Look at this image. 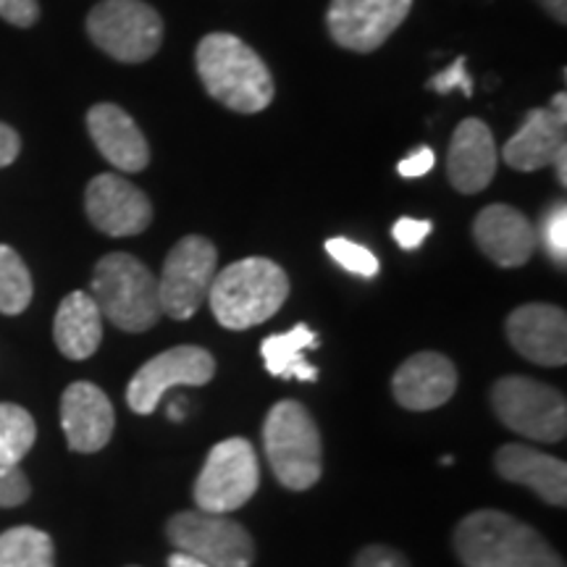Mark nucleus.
I'll use <instances>...</instances> for the list:
<instances>
[{"label":"nucleus","mask_w":567,"mask_h":567,"mask_svg":"<svg viewBox=\"0 0 567 567\" xmlns=\"http://www.w3.org/2000/svg\"><path fill=\"white\" fill-rule=\"evenodd\" d=\"M197 76L213 101L237 113H260L274 101V76L258 53L234 34L213 32L195 51Z\"/></svg>","instance_id":"obj_1"},{"label":"nucleus","mask_w":567,"mask_h":567,"mask_svg":"<svg viewBox=\"0 0 567 567\" xmlns=\"http://www.w3.org/2000/svg\"><path fill=\"white\" fill-rule=\"evenodd\" d=\"M455 551L465 567H565L547 538L499 509H478L455 528Z\"/></svg>","instance_id":"obj_2"},{"label":"nucleus","mask_w":567,"mask_h":567,"mask_svg":"<svg viewBox=\"0 0 567 567\" xmlns=\"http://www.w3.org/2000/svg\"><path fill=\"white\" fill-rule=\"evenodd\" d=\"M289 297V276L268 258H245L226 266L210 284L208 302L224 329L245 331L266 323Z\"/></svg>","instance_id":"obj_3"},{"label":"nucleus","mask_w":567,"mask_h":567,"mask_svg":"<svg viewBox=\"0 0 567 567\" xmlns=\"http://www.w3.org/2000/svg\"><path fill=\"white\" fill-rule=\"evenodd\" d=\"M92 300L116 329L140 334L158 323V279L134 255L111 252L92 271Z\"/></svg>","instance_id":"obj_4"},{"label":"nucleus","mask_w":567,"mask_h":567,"mask_svg":"<svg viewBox=\"0 0 567 567\" xmlns=\"http://www.w3.org/2000/svg\"><path fill=\"white\" fill-rule=\"evenodd\" d=\"M264 446L279 484L292 492H305L318 484L323 471L321 431L300 402H276L264 423Z\"/></svg>","instance_id":"obj_5"},{"label":"nucleus","mask_w":567,"mask_h":567,"mask_svg":"<svg viewBox=\"0 0 567 567\" xmlns=\"http://www.w3.org/2000/svg\"><path fill=\"white\" fill-rule=\"evenodd\" d=\"M492 408L509 431L534 442L557 444L567 434L565 394L528 375H505L496 381Z\"/></svg>","instance_id":"obj_6"},{"label":"nucleus","mask_w":567,"mask_h":567,"mask_svg":"<svg viewBox=\"0 0 567 567\" xmlns=\"http://www.w3.org/2000/svg\"><path fill=\"white\" fill-rule=\"evenodd\" d=\"M87 34L113 61L145 63L161 51L163 19L145 0H103L87 13Z\"/></svg>","instance_id":"obj_7"},{"label":"nucleus","mask_w":567,"mask_h":567,"mask_svg":"<svg viewBox=\"0 0 567 567\" xmlns=\"http://www.w3.org/2000/svg\"><path fill=\"white\" fill-rule=\"evenodd\" d=\"M260 484L255 446L243 436L226 439L210 450L195 481V502L203 513L226 515L252 499Z\"/></svg>","instance_id":"obj_8"},{"label":"nucleus","mask_w":567,"mask_h":567,"mask_svg":"<svg viewBox=\"0 0 567 567\" xmlns=\"http://www.w3.org/2000/svg\"><path fill=\"white\" fill-rule=\"evenodd\" d=\"M218 274V250L210 239L189 234L168 252L158 279L161 313L174 321L193 318L208 300L210 284Z\"/></svg>","instance_id":"obj_9"},{"label":"nucleus","mask_w":567,"mask_h":567,"mask_svg":"<svg viewBox=\"0 0 567 567\" xmlns=\"http://www.w3.org/2000/svg\"><path fill=\"white\" fill-rule=\"evenodd\" d=\"M166 536L176 551H187L208 567H250L255 559V542L243 523L203 509L174 515Z\"/></svg>","instance_id":"obj_10"},{"label":"nucleus","mask_w":567,"mask_h":567,"mask_svg":"<svg viewBox=\"0 0 567 567\" xmlns=\"http://www.w3.org/2000/svg\"><path fill=\"white\" fill-rule=\"evenodd\" d=\"M216 375V360L208 350L193 344L174 347L147 360L126 386V405L137 415L158 410L163 394L174 386H205Z\"/></svg>","instance_id":"obj_11"},{"label":"nucleus","mask_w":567,"mask_h":567,"mask_svg":"<svg viewBox=\"0 0 567 567\" xmlns=\"http://www.w3.org/2000/svg\"><path fill=\"white\" fill-rule=\"evenodd\" d=\"M410 9L413 0H331L326 27L337 45L373 53L400 30Z\"/></svg>","instance_id":"obj_12"},{"label":"nucleus","mask_w":567,"mask_h":567,"mask_svg":"<svg viewBox=\"0 0 567 567\" xmlns=\"http://www.w3.org/2000/svg\"><path fill=\"white\" fill-rule=\"evenodd\" d=\"M90 224L109 237H134L153 224L151 197L116 174H97L84 193Z\"/></svg>","instance_id":"obj_13"},{"label":"nucleus","mask_w":567,"mask_h":567,"mask_svg":"<svg viewBox=\"0 0 567 567\" xmlns=\"http://www.w3.org/2000/svg\"><path fill=\"white\" fill-rule=\"evenodd\" d=\"M507 339L523 358L544 368L567 363V318L555 305H523L507 318Z\"/></svg>","instance_id":"obj_14"},{"label":"nucleus","mask_w":567,"mask_h":567,"mask_svg":"<svg viewBox=\"0 0 567 567\" xmlns=\"http://www.w3.org/2000/svg\"><path fill=\"white\" fill-rule=\"evenodd\" d=\"M61 425L69 450L92 455L111 442L116 415L109 394L90 381H76L61 396Z\"/></svg>","instance_id":"obj_15"},{"label":"nucleus","mask_w":567,"mask_h":567,"mask_svg":"<svg viewBox=\"0 0 567 567\" xmlns=\"http://www.w3.org/2000/svg\"><path fill=\"white\" fill-rule=\"evenodd\" d=\"M481 252L502 268L526 266L536 252V226L513 205H488L473 221Z\"/></svg>","instance_id":"obj_16"},{"label":"nucleus","mask_w":567,"mask_h":567,"mask_svg":"<svg viewBox=\"0 0 567 567\" xmlns=\"http://www.w3.org/2000/svg\"><path fill=\"white\" fill-rule=\"evenodd\" d=\"M457 389V368L442 352H417L396 368L392 379L394 400L413 413L436 410L452 400Z\"/></svg>","instance_id":"obj_17"},{"label":"nucleus","mask_w":567,"mask_h":567,"mask_svg":"<svg viewBox=\"0 0 567 567\" xmlns=\"http://www.w3.org/2000/svg\"><path fill=\"white\" fill-rule=\"evenodd\" d=\"M87 132L95 147L118 172L140 174L151 163V145L137 122L116 103H97L87 111Z\"/></svg>","instance_id":"obj_18"},{"label":"nucleus","mask_w":567,"mask_h":567,"mask_svg":"<svg viewBox=\"0 0 567 567\" xmlns=\"http://www.w3.org/2000/svg\"><path fill=\"white\" fill-rule=\"evenodd\" d=\"M494 134L481 118H465L452 134L450 155H446V176L452 187L463 195H478L492 184L496 174Z\"/></svg>","instance_id":"obj_19"},{"label":"nucleus","mask_w":567,"mask_h":567,"mask_svg":"<svg viewBox=\"0 0 567 567\" xmlns=\"http://www.w3.org/2000/svg\"><path fill=\"white\" fill-rule=\"evenodd\" d=\"M494 467L509 484L528 486L551 507H565L567 502V465L544 452L523 444H505L494 455Z\"/></svg>","instance_id":"obj_20"},{"label":"nucleus","mask_w":567,"mask_h":567,"mask_svg":"<svg viewBox=\"0 0 567 567\" xmlns=\"http://www.w3.org/2000/svg\"><path fill=\"white\" fill-rule=\"evenodd\" d=\"M567 122L557 118L551 109H530L526 122L507 140L502 158L515 172H538L555 161V155L567 145Z\"/></svg>","instance_id":"obj_21"},{"label":"nucleus","mask_w":567,"mask_h":567,"mask_svg":"<svg viewBox=\"0 0 567 567\" xmlns=\"http://www.w3.org/2000/svg\"><path fill=\"white\" fill-rule=\"evenodd\" d=\"M53 339L63 358L87 360L103 342V316L92 295L71 292L61 300Z\"/></svg>","instance_id":"obj_22"},{"label":"nucleus","mask_w":567,"mask_h":567,"mask_svg":"<svg viewBox=\"0 0 567 567\" xmlns=\"http://www.w3.org/2000/svg\"><path fill=\"white\" fill-rule=\"evenodd\" d=\"M318 347V334L310 326L297 323L295 329L284 331V334H271L260 344L266 371L276 379H297V381H318V368L308 363V350Z\"/></svg>","instance_id":"obj_23"},{"label":"nucleus","mask_w":567,"mask_h":567,"mask_svg":"<svg viewBox=\"0 0 567 567\" xmlns=\"http://www.w3.org/2000/svg\"><path fill=\"white\" fill-rule=\"evenodd\" d=\"M0 567H55L53 538L32 526L0 534Z\"/></svg>","instance_id":"obj_24"},{"label":"nucleus","mask_w":567,"mask_h":567,"mask_svg":"<svg viewBox=\"0 0 567 567\" xmlns=\"http://www.w3.org/2000/svg\"><path fill=\"white\" fill-rule=\"evenodd\" d=\"M32 274L21 255L9 245H0V313H24L32 302Z\"/></svg>","instance_id":"obj_25"},{"label":"nucleus","mask_w":567,"mask_h":567,"mask_svg":"<svg viewBox=\"0 0 567 567\" xmlns=\"http://www.w3.org/2000/svg\"><path fill=\"white\" fill-rule=\"evenodd\" d=\"M38 439L34 417L21 405L0 402V463L19 465Z\"/></svg>","instance_id":"obj_26"},{"label":"nucleus","mask_w":567,"mask_h":567,"mask_svg":"<svg viewBox=\"0 0 567 567\" xmlns=\"http://www.w3.org/2000/svg\"><path fill=\"white\" fill-rule=\"evenodd\" d=\"M323 250L337 260L344 271H350L354 276H363V279H373L379 274V258L368 250V247L352 243L347 237H334L323 245Z\"/></svg>","instance_id":"obj_27"},{"label":"nucleus","mask_w":567,"mask_h":567,"mask_svg":"<svg viewBox=\"0 0 567 567\" xmlns=\"http://www.w3.org/2000/svg\"><path fill=\"white\" fill-rule=\"evenodd\" d=\"M542 237L544 245H547L549 258L555 264L565 266L567 264V208L565 203H559L551 208L542 221Z\"/></svg>","instance_id":"obj_28"},{"label":"nucleus","mask_w":567,"mask_h":567,"mask_svg":"<svg viewBox=\"0 0 567 567\" xmlns=\"http://www.w3.org/2000/svg\"><path fill=\"white\" fill-rule=\"evenodd\" d=\"M32 486L19 465L0 463V507H19L30 499Z\"/></svg>","instance_id":"obj_29"},{"label":"nucleus","mask_w":567,"mask_h":567,"mask_svg":"<svg viewBox=\"0 0 567 567\" xmlns=\"http://www.w3.org/2000/svg\"><path fill=\"white\" fill-rule=\"evenodd\" d=\"M429 87L439 92V95H450V92L460 90L465 97H471L473 95V76H471V71H467V63L463 55L452 61L444 71H439L436 76H431Z\"/></svg>","instance_id":"obj_30"},{"label":"nucleus","mask_w":567,"mask_h":567,"mask_svg":"<svg viewBox=\"0 0 567 567\" xmlns=\"http://www.w3.org/2000/svg\"><path fill=\"white\" fill-rule=\"evenodd\" d=\"M431 229H434V224L425 221V218L405 216L394 224L392 237H394V243L402 247V250H415V247L423 245V239L429 237Z\"/></svg>","instance_id":"obj_31"},{"label":"nucleus","mask_w":567,"mask_h":567,"mask_svg":"<svg viewBox=\"0 0 567 567\" xmlns=\"http://www.w3.org/2000/svg\"><path fill=\"white\" fill-rule=\"evenodd\" d=\"M0 19L27 30V27L38 24L40 19L38 0H0Z\"/></svg>","instance_id":"obj_32"},{"label":"nucleus","mask_w":567,"mask_h":567,"mask_svg":"<svg viewBox=\"0 0 567 567\" xmlns=\"http://www.w3.org/2000/svg\"><path fill=\"white\" fill-rule=\"evenodd\" d=\"M354 567H410V563L402 551L384 547V544H371L354 557Z\"/></svg>","instance_id":"obj_33"},{"label":"nucleus","mask_w":567,"mask_h":567,"mask_svg":"<svg viewBox=\"0 0 567 567\" xmlns=\"http://www.w3.org/2000/svg\"><path fill=\"white\" fill-rule=\"evenodd\" d=\"M434 166H436V153L423 145L410 153L408 158H402L400 166H396V172H400V176H405V179H421V176L429 174Z\"/></svg>","instance_id":"obj_34"},{"label":"nucleus","mask_w":567,"mask_h":567,"mask_svg":"<svg viewBox=\"0 0 567 567\" xmlns=\"http://www.w3.org/2000/svg\"><path fill=\"white\" fill-rule=\"evenodd\" d=\"M21 153V137L17 130H11L9 124L0 122V168L11 166Z\"/></svg>","instance_id":"obj_35"},{"label":"nucleus","mask_w":567,"mask_h":567,"mask_svg":"<svg viewBox=\"0 0 567 567\" xmlns=\"http://www.w3.org/2000/svg\"><path fill=\"white\" fill-rule=\"evenodd\" d=\"M538 3L544 6V11H547L551 19H557L559 24H565V21H567V0H538Z\"/></svg>","instance_id":"obj_36"},{"label":"nucleus","mask_w":567,"mask_h":567,"mask_svg":"<svg viewBox=\"0 0 567 567\" xmlns=\"http://www.w3.org/2000/svg\"><path fill=\"white\" fill-rule=\"evenodd\" d=\"M168 567H208L205 563H200V559L187 555V551H174L172 557H168Z\"/></svg>","instance_id":"obj_37"},{"label":"nucleus","mask_w":567,"mask_h":567,"mask_svg":"<svg viewBox=\"0 0 567 567\" xmlns=\"http://www.w3.org/2000/svg\"><path fill=\"white\" fill-rule=\"evenodd\" d=\"M551 166H555L559 184H563V187H565V184H567V145L555 155V161H551Z\"/></svg>","instance_id":"obj_38"},{"label":"nucleus","mask_w":567,"mask_h":567,"mask_svg":"<svg viewBox=\"0 0 567 567\" xmlns=\"http://www.w3.org/2000/svg\"><path fill=\"white\" fill-rule=\"evenodd\" d=\"M551 111L557 113V118L567 122V95H565V92H557V95L551 97Z\"/></svg>","instance_id":"obj_39"},{"label":"nucleus","mask_w":567,"mask_h":567,"mask_svg":"<svg viewBox=\"0 0 567 567\" xmlns=\"http://www.w3.org/2000/svg\"><path fill=\"white\" fill-rule=\"evenodd\" d=\"M168 415H172L174 417V421H182V417H184V410L179 408V405H176V402H174V405L172 408H168Z\"/></svg>","instance_id":"obj_40"},{"label":"nucleus","mask_w":567,"mask_h":567,"mask_svg":"<svg viewBox=\"0 0 567 567\" xmlns=\"http://www.w3.org/2000/svg\"><path fill=\"white\" fill-rule=\"evenodd\" d=\"M130 567H137V565H130Z\"/></svg>","instance_id":"obj_41"}]
</instances>
